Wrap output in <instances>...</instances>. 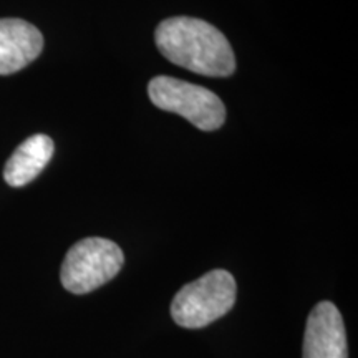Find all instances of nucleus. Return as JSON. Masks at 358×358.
Here are the masks:
<instances>
[{"label":"nucleus","instance_id":"423d86ee","mask_svg":"<svg viewBox=\"0 0 358 358\" xmlns=\"http://www.w3.org/2000/svg\"><path fill=\"white\" fill-rule=\"evenodd\" d=\"M43 50V35L22 19H0V75L30 65Z\"/></svg>","mask_w":358,"mask_h":358},{"label":"nucleus","instance_id":"f257e3e1","mask_svg":"<svg viewBox=\"0 0 358 358\" xmlns=\"http://www.w3.org/2000/svg\"><path fill=\"white\" fill-rule=\"evenodd\" d=\"M156 47L166 60L206 77H231L236 57L229 40L209 22L171 17L158 25Z\"/></svg>","mask_w":358,"mask_h":358},{"label":"nucleus","instance_id":"20e7f679","mask_svg":"<svg viewBox=\"0 0 358 358\" xmlns=\"http://www.w3.org/2000/svg\"><path fill=\"white\" fill-rule=\"evenodd\" d=\"M155 106L186 118L201 131H216L226 122V106L216 93L185 80L159 75L148 85Z\"/></svg>","mask_w":358,"mask_h":358},{"label":"nucleus","instance_id":"f03ea898","mask_svg":"<svg viewBox=\"0 0 358 358\" xmlns=\"http://www.w3.org/2000/svg\"><path fill=\"white\" fill-rule=\"evenodd\" d=\"M236 292V280L229 272L224 268L208 272L174 295L173 320L182 329H203L234 307Z\"/></svg>","mask_w":358,"mask_h":358},{"label":"nucleus","instance_id":"7ed1b4c3","mask_svg":"<svg viewBox=\"0 0 358 358\" xmlns=\"http://www.w3.org/2000/svg\"><path fill=\"white\" fill-rule=\"evenodd\" d=\"M124 264L123 250L105 237H87L70 248L60 279L71 294L83 295L113 280Z\"/></svg>","mask_w":358,"mask_h":358},{"label":"nucleus","instance_id":"39448f33","mask_svg":"<svg viewBox=\"0 0 358 358\" xmlns=\"http://www.w3.org/2000/svg\"><path fill=\"white\" fill-rule=\"evenodd\" d=\"M302 358H348L345 324L332 302L312 308L303 335Z\"/></svg>","mask_w":358,"mask_h":358},{"label":"nucleus","instance_id":"0eeeda50","mask_svg":"<svg viewBox=\"0 0 358 358\" xmlns=\"http://www.w3.org/2000/svg\"><path fill=\"white\" fill-rule=\"evenodd\" d=\"M55 145L47 134H34L27 138L13 151L3 168V179L8 186L22 187L32 182L52 159Z\"/></svg>","mask_w":358,"mask_h":358}]
</instances>
